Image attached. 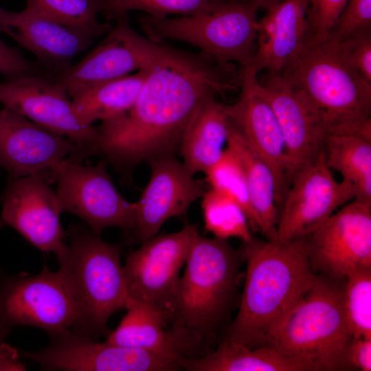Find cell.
<instances>
[{
    "label": "cell",
    "mask_w": 371,
    "mask_h": 371,
    "mask_svg": "<svg viewBox=\"0 0 371 371\" xmlns=\"http://www.w3.org/2000/svg\"><path fill=\"white\" fill-rule=\"evenodd\" d=\"M245 285L226 339L251 348L265 346L276 322L313 285L304 238L284 243L255 238L243 243Z\"/></svg>",
    "instance_id": "7a4b0ae2"
},
{
    "label": "cell",
    "mask_w": 371,
    "mask_h": 371,
    "mask_svg": "<svg viewBox=\"0 0 371 371\" xmlns=\"http://www.w3.org/2000/svg\"><path fill=\"white\" fill-rule=\"evenodd\" d=\"M343 307L352 337L371 339V268L355 271L346 278Z\"/></svg>",
    "instance_id": "d6a6232c"
},
{
    "label": "cell",
    "mask_w": 371,
    "mask_h": 371,
    "mask_svg": "<svg viewBox=\"0 0 371 371\" xmlns=\"http://www.w3.org/2000/svg\"><path fill=\"white\" fill-rule=\"evenodd\" d=\"M188 371H315L308 363L264 346L251 348L225 338L218 348L192 358H181Z\"/></svg>",
    "instance_id": "d4e9b609"
},
{
    "label": "cell",
    "mask_w": 371,
    "mask_h": 371,
    "mask_svg": "<svg viewBox=\"0 0 371 371\" xmlns=\"http://www.w3.org/2000/svg\"><path fill=\"white\" fill-rule=\"evenodd\" d=\"M307 41L318 42L328 38L348 0H307Z\"/></svg>",
    "instance_id": "836d02e7"
},
{
    "label": "cell",
    "mask_w": 371,
    "mask_h": 371,
    "mask_svg": "<svg viewBox=\"0 0 371 371\" xmlns=\"http://www.w3.org/2000/svg\"><path fill=\"white\" fill-rule=\"evenodd\" d=\"M229 120L224 104L211 97L192 115L182 137L179 151L183 164L194 175L207 172L227 148Z\"/></svg>",
    "instance_id": "cb8c5ba5"
},
{
    "label": "cell",
    "mask_w": 371,
    "mask_h": 371,
    "mask_svg": "<svg viewBox=\"0 0 371 371\" xmlns=\"http://www.w3.org/2000/svg\"><path fill=\"white\" fill-rule=\"evenodd\" d=\"M222 0H96L99 13L107 20L115 21L128 15L132 10H140L155 19H163L169 14L187 16L212 10Z\"/></svg>",
    "instance_id": "4dcf8cb0"
},
{
    "label": "cell",
    "mask_w": 371,
    "mask_h": 371,
    "mask_svg": "<svg viewBox=\"0 0 371 371\" xmlns=\"http://www.w3.org/2000/svg\"><path fill=\"white\" fill-rule=\"evenodd\" d=\"M11 329L12 328L7 326L0 318V343L5 339Z\"/></svg>",
    "instance_id": "60d3db41"
},
{
    "label": "cell",
    "mask_w": 371,
    "mask_h": 371,
    "mask_svg": "<svg viewBox=\"0 0 371 371\" xmlns=\"http://www.w3.org/2000/svg\"><path fill=\"white\" fill-rule=\"evenodd\" d=\"M126 314L105 341L122 347L161 353L177 358L200 357L207 348L188 332L172 326L165 329L169 317L159 310L128 298Z\"/></svg>",
    "instance_id": "7402d4cb"
},
{
    "label": "cell",
    "mask_w": 371,
    "mask_h": 371,
    "mask_svg": "<svg viewBox=\"0 0 371 371\" xmlns=\"http://www.w3.org/2000/svg\"><path fill=\"white\" fill-rule=\"evenodd\" d=\"M349 362L354 369L371 370V339L353 337L348 349Z\"/></svg>",
    "instance_id": "74e56055"
},
{
    "label": "cell",
    "mask_w": 371,
    "mask_h": 371,
    "mask_svg": "<svg viewBox=\"0 0 371 371\" xmlns=\"http://www.w3.org/2000/svg\"><path fill=\"white\" fill-rule=\"evenodd\" d=\"M254 1L222 0L210 11L175 19L138 17L149 39L175 40L198 47L223 67L251 66L256 50L257 12Z\"/></svg>",
    "instance_id": "52a82bcc"
},
{
    "label": "cell",
    "mask_w": 371,
    "mask_h": 371,
    "mask_svg": "<svg viewBox=\"0 0 371 371\" xmlns=\"http://www.w3.org/2000/svg\"><path fill=\"white\" fill-rule=\"evenodd\" d=\"M149 180L135 202L137 240L143 243L157 234L163 224L173 217L184 216L190 205L206 190L174 155H164L148 161Z\"/></svg>",
    "instance_id": "d6986e66"
},
{
    "label": "cell",
    "mask_w": 371,
    "mask_h": 371,
    "mask_svg": "<svg viewBox=\"0 0 371 371\" xmlns=\"http://www.w3.org/2000/svg\"><path fill=\"white\" fill-rule=\"evenodd\" d=\"M368 28H371V0H348L328 38L338 41Z\"/></svg>",
    "instance_id": "d590c367"
},
{
    "label": "cell",
    "mask_w": 371,
    "mask_h": 371,
    "mask_svg": "<svg viewBox=\"0 0 371 371\" xmlns=\"http://www.w3.org/2000/svg\"><path fill=\"white\" fill-rule=\"evenodd\" d=\"M257 74L251 66L242 69L239 98L224 104V109L247 142L271 168L280 210L289 189L286 148L276 115L260 91Z\"/></svg>",
    "instance_id": "ffe728a7"
},
{
    "label": "cell",
    "mask_w": 371,
    "mask_h": 371,
    "mask_svg": "<svg viewBox=\"0 0 371 371\" xmlns=\"http://www.w3.org/2000/svg\"><path fill=\"white\" fill-rule=\"evenodd\" d=\"M76 330L51 338L36 351H22L21 357L37 363L43 370L176 371L179 358L144 350L99 342Z\"/></svg>",
    "instance_id": "7c38bea8"
},
{
    "label": "cell",
    "mask_w": 371,
    "mask_h": 371,
    "mask_svg": "<svg viewBox=\"0 0 371 371\" xmlns=\"http://www.w3.org/2000/svg\"><path fill=\"white\" fill-rule=\"evenodd\" d=\"M0 31L34 54L52 78L69 68L94 40L27 8L11 12L0 7Z\"/></svg>",
    "instance_id": "44dd1931"
},
{
    "label": "cell",
    "mask_w": 371,
    "mask_h": 371,
    "mask_svg": "<svg viewBox=\"0 0 371 371\" xmlns=\"http://www.w3.org/2000/svg\"><path fill=\"white\" fill-rule=\"evenodd\" d=\"M148 69L98 84L79 93L71 99L76 113L89 125L124 114L134 104Z\"/></svg>",
    "instance_id": "4316f807"
},
{
    "label": "cell",
    "mask_w": 371,
    "mask_h": 371,
    "mask_svg": "<svg viewBox=\"0 0 371 371\" xmlns=\"http://www.w3.org/2000/svg\"><path fill=\"white\" fill-rule=\"evenodd\" d=\"M227 147L235 155L243 169L251 206L261 225V234L267 240H275L279 210L276 180L271 168L230 120Z\"/></svg>",
    "instance_id": "484cf974"
},
{
    "label": "cell",
    "mask_w": 371,
    "mask_h": 371,
    "mask_svg": "<svg viewBox=\"0 0 371 371\" xmlns=\"http://www.w3.org/2000/svg\"><path fill=\"white\" fill-rule=\"evenodd\" d=\"M76 153V145L66 137L10 109H0V168L8 178L36 175L54 183L60 164Z\"/></svg>",
    "instance_id": "e0dca14e"
},
{
    "label": "cell",
    "mask_w": 371,
    "mask_h": 371,
    "mask_svg": "<svg viewBox=\"0 0 371 371\" xmlns=\"http://www.w3.org/2000/svg\"><path fill=\"white\" fill-rule=\"evenodd\" d=\"M104 38L78 63L53 78L72 99L98 84L149 68L166 45L137 32L128 15L119 17Z\"/></svg>",
    "instance_id": "8fae6325"
},
{
    "label": "cell",
    "mask_w": 371,
    "mask_h": 371,
    "mask_svg": "<svg viewBox=\"0 0 371 371\" xmlns=\"http://www.w3.org/2000/svg\"><path fill=\"white\" fill-rule=\"evenodd\" d=\"M304 238L315 274L342 282L355 271L371 268V204L354 200Z\"/></svg>",
    "instance_id": "4fadbf2b"
},
{
    "label": "cell",
    "mask_w": 371,
    "mask_h": 371,
    "mask_svg": "<svg viewBox=\"0 0 371 371\" xmlns=\"http://www.w3.org/2000/svg\"><path fill=\"white\" fill-rule=\"evenodd\" d=\"M4 225H5V224H4L3 221V220H2L1 218L0 217V229H1V227H3Z\"/></svg>",
    "instance_id": "b9f144b4"
},
{
    "label": "cell",
    "mask_w": 371,
    "mask_h": 371,
    "mask_svg": "<svg viewBox=\"0 0 371 371\" xmlns=\"http://www.w3.org/2000/svg\"><path fill=\"white\" fill-rule=\"evenodd\" d=\"M308 34V1L282 0L256 25V50L251 67L280 72L296 55Z\"/></svg>",
    "instance_id": "603a6c76"
},
{
    "label": "cell",
    "mask_w": 371,
    "mask_h": 371,
    "mask_svg": "<svg viewBox=\"0 0 371 371\" xmlns=\"http://www.w3.org/2000/svg\"><path fill=\"white\" fill-rule=\"evenodd\" d=\"M204 227L215 238L227 240L238 238L243 243L254 236L247 215L234 199L215 190H206L201 197Z\"/></svg>",
    "instance_id": "f1b7e54d"
},
{
    "label": "cell",
    "mask_w": 371,
    "mask_h": 371,
    "mask_svg": "<svg viewBox=\"0 0 371 371\" xmlns=\"http://www.w3.org/2000/svg\"><path fill=\"white\" fill-rule=\"evenodd\" d=\"M82 162L68 157L57 170L54 182L61 212L78 216L99 236L111 227L133 231L135 203L128 202L116 189L107 172V162L102 159L94 166Z\"/></svg>",
    "instance_id": "9c48e42d"
},
{
    "label": "cell",
    "mask_w": 371,
    "mask_h": 371,
    "mask_svg": "<svg viewBox=\"0 0 371 371\" xmlns=\"http://www.w3.org/2000/svg\"><path fill=\"white\" fill-rule=\"evenodd\" d=\"M246 1H249V0H246ZM251 1H254V2H256L258 5L260 9L263 8L267 11L271 8H272L273 6H274L275 5H276L277 3H278L282 0H251Z\"/></svg>",
    "instance_id": "ab89813d"
},
{
    "label": "cell",
    "mask_w": 371,
    "mask_h": 371,
    "mask_svg": "<svg viewBox=\"0 0 371 371\" xmlns=\"http://www.w3.org/2000/svg\"><path fill=\"white\" fill-rule=\"evenodd\" d=\"M66 238L56 256L58 272L78 310L74 330L94 339L107 336L110 317L125 308L129 298L120 247L84 224L70 225Z\"/></svg>",
    "instance_id": "3957f363"
},
{
    "label": "cell",
    "mask_w": 371,
    "mask_h": 371,
    "mask_svg": "<svg viewBox=\"0 0 371 371\" xmlns=\"http://www.w3.org/2000/svg\"><path fill=\"white\" fill-rule=\"evenodd\" d=\"M49 184L36 175L8 178L0 217L35 247L56 255L65 245L66 232L56 192Z\"/></svg>",
    "instance_id": "ac0fdd59"
},
{
    "label": "cell",
    "mask_w": 371,
    "mask_h": 371,
    "mask_svg": "<svg viewBox=\"0 0 371 371\" xmlns=\"http://www.w3.org/2000/svg\"><path fill=\"white\" fill-rule=\"evenodd\" d=\"M26 8L93 39L112 28L98 21L96 0H26Z\"/></svg>",
    "instance_id": "f546056e"
},
{
    "label": "cell",
    "mask_w": 371,
    "mask_h": 371,
    "mask_svg": "<svg viewBox=\"0 0 371 371\" xmlns=\"http://www.w3.org/2000/svg\"><path fill=\"white\" fill-rule=\"evenodd\" d=\"M279 73L322 113L328 135L371 142V82L342 57L334 41H306Z\"/></svg>",
    "instance_id": "277c9868"
},
{
    "label": "cell",
    "mask_w": 371,
    "mask_h": 371,
    "mask_svg": "<svg viewBox=\"0 0 371 371\" xmlns=\"http://www.w3.org/2000/svg\"><path fill=\"white\" fill-rule=\"evenodd\" d=\"M198 226L187 224L172 234H162L142 243L126 257L124 267L129 298L166 314L169 320L192 243Z\"/></svg>",
    "instance_id": "30bf717a"
},
{
    "label": "cell",
    "mask_w": 371,
    "mask_h": 371,
    "mask_svg": "<svg viewBox=\"0 0 371 371\" xmlns=\"http://www.w3.org/2000/svg\"><path fill=\"white\" fill-rule=\"evenodd\" d=\"M324 151L328 166L352 187L354 200L371 204V142L328 135Z\"/></svg>",
    "instance_id": "83f0119b"
},
{
    "label": "cell",
    "mask_w": 371,
    "mask_h": 371,
    "mask_svg": "<svg viewBox=\"0 0 371 371\" xmlns=\"http://www.w3.org/2000/svg\"><path fill=\"white\" fill-rule=\"evenodd\" d=\"M344 280L317 274L311 287L271 327L265 346L308 363L315 371L354 370L348 357L353 337L343 307Z\"/></svg>",
    "instance_id": "5b68a950"
},
{
    "label": "cell",
    "mask_w": 371,
    "mask_h": 371,
    "mask_svg": "<svg viewBox=\"0 0 371 371\" xmlns=\"http://www.w3.org/2000/svg\"><path fill=\"white\" fill-rule=\"evenodd\" d=\"M232 1H245L246 0H232Z\"/></svg>",
    "instance_id": "7bdbcfd3"
},
{
    "label": "cell",
    "mask_w": 371,
    "mask_h": 371,
    "mask_svg": "<svg viewBox=\"0 0 371 371\" xmlns=\"http://www.w3.org/2000/svg\"><path fill=\"white\" fill-rule=\"evenodd\" d=\"M205 174L210 188L237 202L244 210L251 231L261 234V225L251 206L245 177L235 155L227 147L221 159Z\"/></svg>",
    "instance_id": "1f68e13d"
},
{
    "label": "cell",
    "mask_w": 371,
    "mask_h": 371,
    "mask_svg": "<svg viewBox=\"0 0 371 371\" xmlns=\"http://www.w3.org/2000/svg\"><path fill=\"white\" fill-rule=\"evenodd\" d=\"M335 42L342 57L371 82V28L358 31Z\"/></svg>",
    "instance_id": "e575fe53"
},
{
    "label": "cell",
    "mask_w": 371,
    "mask_h": 371,
    "mask_svg": "<svg viewBox=\"0 0 371 371\" xmlns=\"http://www.w3.org/2000/svg\"><path fill=\"white\" fill-rule=\"evenodd\" d=\"M261 93L278 120L286 154V179L312 164L324 151L328 135L322 113L307 95L280 73H270Z\"/></svg>",
    "instance_id": "9a60e30c"
},
{
    "label": "cell",
    "mask_w": 371,
    "mask_h": 371,
    "mask_svg": "<svg viewBox=\"0 0 371 371\" xmlns=\"http://www.w3.org/2000/svg\"><path fill=\"white\" fill-rule=\"evenodd\" d=\"M240 72L206 54L166 45L148 68L131 108L96 127L91 155H100L119 171L179 150L183 133L206 99L240 87Z\"/></svg>",
    "instance_id": "6da1fadb"
},
{
    "label": "cell",
    "mask_w": 371,
    "mask_h": 371,
    "mask_svg": "<svg viewBox=\"0 0 371 371\" xmlns=\"http://www.w3.org/2000/svg\"><path fill=\"white\" fill-rule=\"evenodd\" d=\"M0 318L8 327L34 326L50 338L76 329L78 313L57 271L38 274L0 271Z\"/></svg>",
    "instance_id": "ba28073f"
},
{
    "label": "cell",
    "mask_w": 371,
    "mask_h": 371,
    "mask_svg": "<svg viewBox=\"0 0 371 371\" xmlns=\"http://www.w3.org/2000/svg\"><path fill=\"white\" fill-rule=\"evenodd\" d=\"M291 183L279 210L275 240L278 243L306 236L338 207L354 199L350 184L333 177L324 151L299 171Z\"/></svg>",
    "instance_id": "2e32d148"
},
{
    "label": "cell",
    "mask_w": 371,
    "mask_h": 371,
    "mask_svg": "<svg viewBox=\"0 0 371 371\" xmlns=\"http://www.w3.org/2000/svg\"><path fill=\"white\" fill-rule=\"evenodd\" d=\"M0 74L11 80L29 74L49 77L36 61L26 58L18 47L8 45L0 38Z\"/></svg>",
    "instance_id": "8d00e7d4"
},
{
    "label": "cell",
    "mask_w": 371,
    "mask_h": 371,
    "mask_svg": "<svg viewBox=\"0 0 371 371\" xmlns=\"http://www.w3.org/2000/svg\"><path fill=\"white\" fill-rule=\"evenodd\" d=\"M242 262L240 250L227 240L199 233L180 278L172 326L188 332L207 348L214 342L235 304Z\"/></svg>",
    "instance_id": "8992f818"
},
{
    "label": "cell",
    "mask_w": 371,
    "mask_h": 371,
    "mask_svg": "<svg viewBox=\"0 0 371 371\" xmlns=\"http://www.w3.org/2000/svg\"><path fill=\"white\" fill-rule=\"evenodd\" d=\"M27 366L20 360L19 351L10 345L0 343V371H24Z\"/></svg>",
    "instance_id": "f35d334b"
},
{
    "label": "cell",
    "mask_w": 371,
    "mask_h": 371,
    "mask_svg": "<svg viewBox=\"0 0 371 371\" xmlns=\"http://www.w3.org/2000/svg\"><path fill=\"white\" fill-rule=\"evenodd\" d=\"M65 89L49 77L29 74L0 82V103L30 121L71 141L76 159L91 155L96 127L77 115Z\"/></svg>",
    "instance_id": "5bb4252c"
}]
</instances>
